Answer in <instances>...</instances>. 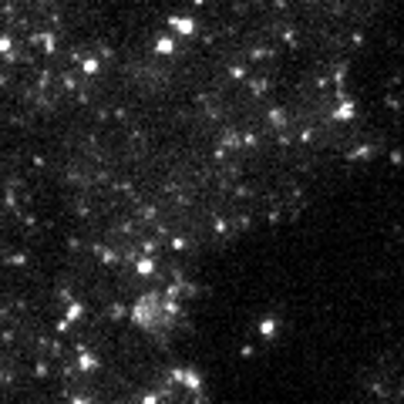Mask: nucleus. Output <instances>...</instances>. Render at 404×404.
<instances>
[{
  "mask_svg": "<svg viewBox=\"0 0 404 404\" xmlns=\"http://www.w3.org/2000/svg\"><path fill=\"white\" fill-rule=\"evenodd\" d=\"M155 310H159V297H155V293H145V297L131 307V320H135L138 327H148V323L155 320Z\"/></svg>",
  "mask_w": 404,
  "mask_h": 404,
  "instance_id": "1",
  "label": "nucleus"
},
{
  "mask_svg": "<svg viewBox=\"0 0 404 404\" xmlns=\"http://www.w3.org/2000/svg\"><path fill=\"white\" fill-rule=\"evenodd\" d=\"M81 313H84V307H81L78 300H71V303H68V310H64V320L74 323V320H81Z\"/></svg>",
  "mask_w": 404,
  "mask_h": 404,
  "instance_id": "2",
  "label": "nucleus"
},
{
  "mask_svg": "<svg viewBox=\"0 0 404 404\" xmlns=\"http://www.w3.org/2000/svg\"><path fill=\"white\" fill-rule=\"evenodd\" d=\"M78 367H81V371H95V367H98V357L81 354V357H78Z\"/></svg>",
  "mask_w": 404,
  "mask_h": 404,
  "instance_id": "3",
  "label": "nucleus"
},
{
  "mask_svg": "<svg viewBox=\"0 0 404 404\" xmlns=\"http://www.w3.org/2000/svg\"><path fill=\"white\" fill-rule=\"evenodd\" d=\"M152 270H155V263H152V259H138V273H142V276H148Z\"/></svg>",
  "mask_w": 404,
  "mask_h": 404,
  "instance_id": "4",
  "label": "nucleus"
},
{
  "mask_svg": "<svg viewBox=\"0 0 404 404\" xmlns=\"http://www.w3.org/2000/svg\"><path fill=\"white\" fill-rule=\"evenodd\" d=\"M142 404H159V397H155V394H145V397H142Z\"/></svg>",
  "mask_w": 404,
  "mask_h": 404,
  "instance_id": "5",
  "label": "nucleus"
},
{
  "mask_svg": "<svg viewBox=\"0 0 404 404\" xmlns=\"http://www.w3.org/2000/svg\"><path fill=\"white\" fill-rule=\"evenodd\" d=\"M71 404H91L88 397H71Z\"/></svg>",
  "mask_w": 404,
  "mask_h": 404,
  "instance_id": "6",
  "label": "nucleus"
}]
</instances>
